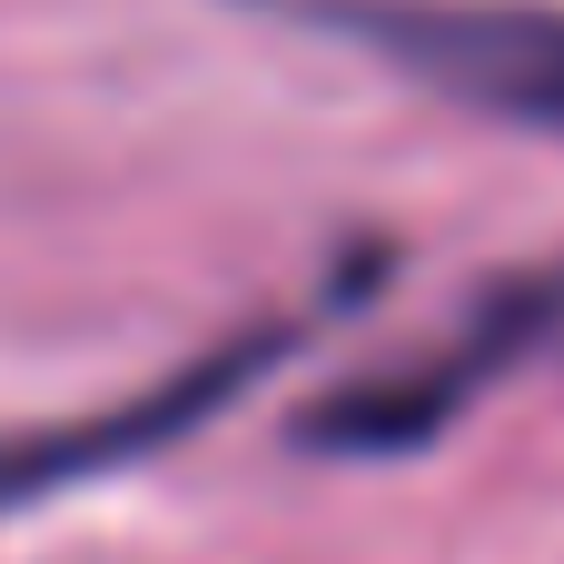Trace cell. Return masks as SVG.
Masks as SVG:
<instances>
[{"instance_id": "cell-1", "label": "cell", "mask_w": 564, "mask_h": 564, "mask_svg": "<svg viewBox=\"0 0 564 564\" xmlns=\"http://www.w3.org/2000/svg\"><path fill=\"white\" fill-rule=\"evenodd\" d=\"M307 30L357 40L397 79L525 129L564 139V10L555 0H288Z\"/></svg>"}]
</instances>
